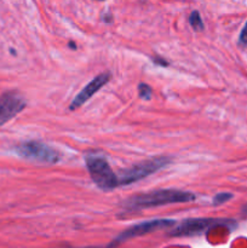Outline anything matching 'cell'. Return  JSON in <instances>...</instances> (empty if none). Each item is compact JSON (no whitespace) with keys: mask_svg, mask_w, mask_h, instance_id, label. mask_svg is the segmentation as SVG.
<instances>
[{"mask_svg":"<svg viewBox=\"0 0 247 248\" xmlns=\"http://www.w3.org/2000/svg\"><path fill=\"white\" fill-rule=\"evenodd\" d=\"M196 196L188 191L176 190V189H162V190L150 191L147 194L131 196L125 202V208L128 211L144 210V208L157 207V206L171 205V203L190 202Z\"/></svg>","mask_w":247,"mask_h":248,"instance_id":"obj_1","label":"cell"},{"mask_svg":"<svg viewBox=\"0 0 247 248\" xmlns=\"http://www.w3.org/2000/svg\"><path fill=\"white\" fill-rule=\"evenodd\" d=\"M86 166L92 181L101 190L109 191L119 186L118 176L104 157L90 155L86 157Z\"/></svg>","mask_w":247,"mask_h":248,"instance_id":"obj_2","label":"cell"},{"mask_svg":"<svg viewBox=\"0 0 247 248\" xmlns=\"http://www.w3.org/2000/svg\"><path fill=\"white\" fill-rule=\"evenodd\" d=\"M170 162H171L170 157L159 156L153 157V159L147 160V161L135 165V166L123 171V173L118 176L119 186H128V184L136 183V182L140 181L143 178H147L148 176L155 173V172L159 171L162 167L167 166Z\"/></svg>","mask_w":247,"mask_h":248,"instance_id":"obj_3","label":"cell"},{"mask_svg":"<svg viewBox=\"0 0 247 248\" xmlns=\"http://www.w3.org/2000/svg\"><path fill=\"white\" fill-rule=\"evenodd\" d=\"M15 152L23 159L44 164H57L61 160V155L57 150L36 140H29L18 144L15 147Z\"/></svg>","mask_w":247,"mask_h":248,"instance_id":"obj_4","label":"cell"},{"mask_svg":"<svg viewBox=\"0 0 247 248\" xmlns=\"http://www.w3.org/2000/svg\"><path fill=\"white\" fill-rule=\"evenodd\" d=\"M229 223V220L224 219H210V218H202V219H186L182 224H179L173 232H171L173 236H190V235H198L203 232L210 228L223 225Z\"/></svg>","mask_w":247,"mask_h":248,"instance_id":"obj_5","label":"cell"},{"mask_svg":"<svg viewBox=\"0 0 247 248\" xmlns=\"http://www.w3.org/2000/svg\"><path fill=\"white\" fill-rule=\"evenodd\" d=\"M26 101L17 92H6L0 96V126L6 124L26 108Z\"/></svg>","mask_w":247,"mask_h":248,"instance_id":"obj_6","label":"cell"},{"mask_svg":"<svg viewBox=\"0 0 247 248\" xmlns=\"http://www.w3.org/2000/svg\"><path fill=\"white\" fill-rule=\"evenodd\" d=\"M174 224L173 220L171 219H155V220H149V222L139 223V224H136L133 227L128 228L127 230L123 232L120 236L116 239V242L125 241V240H130L132 237L142 236V235L149 234V232H156V230L164 229V228L172 227Z\"/></svg>","mask_w":247,"mask_h":248,"instance_id":"obj_7","label":"cell"},{"mask_svg":"<svg viewBox=\"0 0 247 248\" xmlns=\"http://www.w3.org/2000/svg\"><path fill=\"white\" fill-rule=\"evenodd\" d=\"M110 79H111V74L109 72H106L99 74L98 77L94 78L93 80H91V81H90L89 84H87L86 86H85L84 89L77 94V97L73 99L72 104H70V109L74 110V109L80 108L82 104H85V102L89 101V99L91 98L96 92H98L99 90H101L102 87H103Z\"/></svg>","mask_w":247,"mask_h":248,"instance_id":"obj_8","label":"cell"},{"mask_svg":"<svg viewBox=\"0 0 247 248\" xmlns=\"http://www.w3.org/2000/svg\"><path fill=\"white\" fill-rule=\"evenodd\" d=\"M189 23H190V26L193 27L195 31H202L203 29V22L202 19H201V16L200 14H199V11H193L190 14V16H189Z\"/></svg>","mask_w":247,"mask_h":248,"instance_id":"obj_9","label":"cell"},{"mask_svg":"<svg viewBox=\"0 0 247 248\" xmlns=\"http://www.w3.org/2000/svg\"><path fill=\"white\" fill-rule=\"evenodd\" d=\"M232 199V194L230 193H219L213 198V205L215 206H219L223 205V203L228 202V201Z\"/></svg>","mask_w":247,"mask_h":248,"instance_id":"obj_10","label":"cell"},{"mask_svg":"<svg viewBox=\"0 0 247 248\" xmlns=\"http://www.w3.org/2000/svg\"><path fill=\"white\" fill-rule=\"evenodd\" d=\"M138 91H139V97L143 99H150L152 98V87L147 84H139L138 86Z\"/></svg>","mask_w":247,"mask_h":248,"instance_id":"obj_11","label":"cell"},{"mask_svg":"<svg viewBox=\"0 0 247 248\" xmlns=\"http://www.w3.org/2000/svg\"><path fill=\"white\" fill-rule=\"evenodd\" d=\"M239 44L241 46H247V22H246V24H245L244 28H242L241 33H240Z\"/></svg>","mask_w":247,"mask_h":248,"instance_id":"obj_12","label":"cell"},{"mask_svg":"<svg viewBox=\"0 0 247 248\" xmlns=\"http://www.w3.org/2000/svg\"><path fill=\"white\" fill-rule=\"evenodd\" d=\"M242 212H244L245 215H247V203L244 206V207H242Z\"/></svg>","mask_w":247,"mask_h":248,"instance_id":"obj_13","label":"cell"},{"mask_svg":"<svg viewBox=\"0 0 247 248\" xmlns=\"http://www.w3.org/2000/svg\"><path fill=\"white\" fill-rule=\"evenodd\" d=\"M99 1H103V0H99Z\"/></svg>","mask_w":247,"mask_h":248,"instance_id":"obj_14","label":"cell"}]
</instances>
